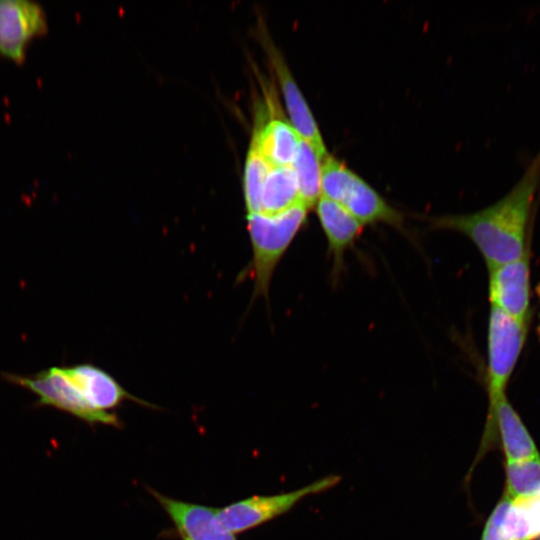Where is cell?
<instances>
[{"instance_id":"obj_1","label":"cell","mask_w":540,"mask_h":540,"mask_svg":"<svg viewBox=\"0 0 540 540\" xmlns=\"http://www.w3.org/2000/svg\"><path fill=\"white\" fill-rule=\"evenodd\" d=\"M540 201V149L523 174L499 200L478 211L430 217L437 230L465 235L482 255L487 269L522 257L530 248L529 240Z\"/></svg>"},{"instance_id":"obj_2","label":"cell","mask_w":540,"mask_h":540,"mask_svg":"<svg viewBox=\"0 0 540 540\" xmlns=\"http://www.w3.org/2000/svg\"><path fill=\"white\" fill-rule=\"evenodd\" d=\"M308 211L300 203L274 215L247 214V230L253 256L246 273L254 281V298H268L274 271L306 223Z\"/></svg>"},{"instance_id":"obj_3","label":"cell","mask_w":540,"mask_h":540,"mask_svg":"<svg viewBox=\"0 0 540 540\" xmlns=\"http://www.w3.org/2000/svg\"><path fill=\"white\" fill-rule=\"evenodd\" d=\"M529 323H522L491 306L487 329V392L488 414L481 449L496 438L493 412L497 401L505 394L524 348Z\"/></svg>"},{"instance_id":"obj_4","label":"cell","mask_w":540,"mask_h":540,"mask_svg":"<svg viewBox=\"0 0 540 540\" xmlns=\"http://www.w3.org/2000/svg\"><path fill=\"white\" fill-rule=\"evenodd\" d=\"M321 196L340 204L364 226L383 223L404 231L403 214L330 154L321 163Z\"/></svg>"},{"instance_id":"obj_5","label":"cell","mask_w":540,"mask_h":540,"mask_svg":"<svg viewBox=\"0 0 540 540\" xmlns=\"http://www.w3.org/2000/svg\"><path fill=\"white\" fill-rule=\"evenodd\" d=\"M339 481V476L329 475L297 490L273 495H254L217 508V517L226 530L236 535L285 514L302 499L331 489Z\"/></svg>"},{"instance_id":"obj_6","label":"cell","mask_w":540,"mask_h":540,"mask_svg":"<svg viewBox=\"0 0 540 540\" xmlns=\"http://www.w3.org/2000/svg\"><path fill=\"white\" fill-rule=\"evenodd\" d=\"M4 378L36 394L39 405L57 408L89 424L121 426L116 414L101 412L84 398L68 379L63 367H50L29 376L7 373Z\"/></svg>"},{"instance_id":"obj_7","label":"cell","mask_w":540,"mask_h":540,"mask_svg":"<svg viewBox=\"0 0 540 540\" xmlns=\"http://www.w3.org/2000/svg\"><path fill=\"white\" fill-rule=\"evenodd\" d=\"M47 32L41 5L31 0H0V56L21 64L32 40Z\"/></svg>"},{"instance_id":"obj_8","label":"cell","mask_w":540,"mask_h":540,"mask_svg":"<svg viewBox=\"0 0 540 540\" xmlns=\"http://www.w3.org/2000/svg\"><path fill=\"white\" fill-rule=\"evenodd\" d=\"M488 295L496 307L522 323L531 319L530 249L512 262L488 270Z\"/></svg>"},{"instance_id":"obj_9","label":"cell","mask_w":540,"mask_h":540,"mask_svg":"<svg viewBox=\"0 0 540 540\" xmlns=\"http://www.w3.org/2000/svg\"><path fill=\"white\" fill-rule=\"evenodd\" d=\"M261 40L280 83L290 124L301 139L309 143L323 160L329 153L305 98L277 47L264 33H262Z\"/></svg>"},{"instance_id":"obj_10","label":"cell","mask_w":540,"mask_h":540,"mask_svg":"<svg viewBox=\"0 0 540 540\" xmlns=\"http://www.w3.org/2000/svg\"><path fill=\"white\" fill-rule=\"evenodd\" d=\"M316 214L327 241L331 280L336 284L345 271V255L359 239L364 225L340 204L320 197Z\"/></svg>"},{"instance_id":"obj_11","label":"cell","mask_w":540,"mask_h":540,"mask_svg":"<svg viewBox=\"0 0 540 540\" xmlns=\"http://www.w3.org/2000/svg\"><path fill=\"white\" fill-rule=\"evenodd\" d=\"M151 495L171 519L181 540H236L217 517V508L165 496L155 490Z\"/></svg>"},{"instance_id":"obj_12","label":"cell","mask_w":540,"mask_h":540,"mask_svg":"<svg viewBox=\"0 0 540 540\" xmlns=\"http://www.w3.org/2000/svg\"><path fill=\"white\" fill-rule=\"evenodd\" d=\"M63 370L84 398L101 412H110L127 400L153 406L130 394L112 375L93 364L82 363L63 367Z\"/></svg>"},{"instance_id":"obj_13","label":"cell","mask_w":540,"mask_h":540,"mask_svg":"<svg viewBox=\"0 0 540 540\" xmlns=\"http://www.w3.org/2000/svg\"><path fill=\"white\" fill-rule=\"evenodd\" d=\"M493 420L505 455V462H520L540 457L533 437L506 395L496 403Z\"/></svg>"},{"instance_id":"obj_14","label":"cell","mask_w":540,"mask_h":540,"mask_svg":"<svg viewBox=\"0 0 540 540\" xmlns=\"http://www.w3.org/2000/svg\"><path fill=\"white\" fill-rule=\"evenodd\" d=\"M300 141L301 137L290 122L273 118L255 128L251 145L272 167H288L292 166Z\"/></svg>"},{"instance_id":"obj_15","label":"cell","mask_w":540,"mask_h":540,"mask_svg":"<svg viewBox=\"0 0 540 540\" xmlns=\"http://www.w3.org/2000/svg\"><path fill=\"white\" fill-rule=\"evenodd\" d=\"M300 203L299 186L293 168L271 167L261 192L260 213L274 215Z\"/></svg>"},{"instance_id":"obj_16","label":"cell","mask_w":540,"mask_h":540,"mask_svg":"<svg viewBox=\"0 0 540 540\" xmlns=\"http://www.w3.org/2000/svg\"><path fill=\"white\" fill-rule=\"evenodd\" d=\"M321 163L322 158L314 148L301 139L291 167L298 181L300 200L308 209L321 197Z\"/></svg>"},{"instance_id":"obj_17","label":"cell","mask_w":540,"mask_h":540,"mask_svg":"<svg viewBox=\"0 0 540 540\" xmlns=\"http://www.w3.org/2000/svg\"><path fill=\"white\" fill-rule=\"evenodd\" d=\"M505 492L510 500L540 494V457L520 462H505Z\"/></svg>"},{"instance_id":"obj_18","label":"cell","mask_w":540,"mask_h":540,"mask_svg":"<svg viewBox=\"0 0 540 540\" xmlns=\"http://www.w3.org/2000/svg\"><path fill=\"white\" fill-rule=\"evenodd\" d=\"M271 165L250 145L244 168L243 190L248 214L260 213L261 192Z\"/></svg>"},{"instance_id":"obj_19","label":"cell","mask_w":540,"mask_h":540,"mask_svg":"<svg viewBox=\"0 0 540 540\" xmlns=\"http://www.w3.org/2000/svg\"><path fill=\"white\" fill-rule=\"evenodd\" d=\"M502 510L503 498L499 500L487 518L480 540H506L499 528Z\"/></svg>"},{"instance_id":"obj_20","label":"cell","mask_w":540,"mask_h":540,"mask_svg":"<svg viewBox=\"0 0 540 540\" xmlns=\"http://www.w3.org/2000/svg\"><path fill=\"white\" fill-rule=\"evenodd\" d=\"M536 294H537V296L539 298V301H540V283L536 287ZM537 334H538V338H539V341H540V321H539V325H538V328H537Z\"/></svg>"},{"instance_id":"obj_21","label":"cell","mask_w":540,"mask_h":540,"mask_svg":"<svg viewBox=\"0 0 540 540\" xmlns=\"http://www.w3.org/2000/svg\"><path fill=\"white\" fill-rule=\"evenodd\" d=\"M539 499H540V494L538 495Z\"/></svg>"}]
</instances>
